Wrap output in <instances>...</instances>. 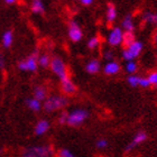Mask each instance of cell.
<instances>
[{"mask_svg": "<svg viewBox=\"0 0 157 157\" xmlns=\"http://www.w3.org/2000/svg\"><path fill=\"white\" fill-rule=\"evenodd\" d=\"M67 115H69V112L66 111H63L61 113V116L59 117V122L61 124H66V120H67Z\"/></svg>", "mask_w": 157, "mask_h": 157, "instance_id": "30", "label": "cell"}, {"mask_svg": "<svg viewBox=\"0 0 157 157\" xmlns=\"http://www.w3.org/2000/svg\"><path fill=\"white\" fill-rule=\"evenodd\" d=\"M100 70H101V63L99 59H91L85 65V71L89 74H97Z\"/></svg>", "mask_w": 157, "mask_h": 157, "instance_id": "13", "label": "cell"}, {"mask_svg": "<svg viewBox=\"0 0 157 157\" xmlns=\"http://www.w3.org/2000/svg\"><path fill=\"white\" fill-rule=\"evenodd\" d=\"M135 35L134 32H124V37H122V45L124 46V48L131 45L135 42Z\"/></svg>", "mask_w": 157, "mask_h": 157, "instance_id": "20", "label": "cell"}, {"mask_svg": "<svg viewBox=\"0 0 157 157\" xmlns=\"http://www.w3.org/2000/svg\"><path fill=\"white\" fill-rule=\"evenodd\" d=\"M139 86H141V88H148V86H151V83L148 81V78H140V80H139Z\"/></svg>", "mask_w": 157, "mask_h": 157, "instance_id": "31", "label": "cell"}, {"mask_svg": "<svg viewBox=\"0 0 157 157\" xmlns=\"http://www.w3.org/2000/svg\"><path fill=\"white\" fill-rule=\"evenodd\" d=\"M121 66L120 64L116 61H111V62L105 63V65L103 66V73L105 75H116L120 72Z\"/></svg>", "mask_w": 157, "mask_h": 157, "instance_id": "11", "label": "cell"}, {"mask_svg": "<svg viewBox=\"0 0 157 157\" xmlns=\"http://www.w3.org/2000/svg\"><path fill=\"white\" fill-rule=\"evenodd\" d=\"M67 34H69V38L72 40V42L76 43L80 42L83 37V33H82V29L80 28L78 24L75 21H71L69 25V29H67Z\"/></svg>", "mask_w": 157, "mask_h": 157, "instance_id": "8", "label": "cell"}, {"mask_svg": "<svg viewBox=\"0 0 157 157\" xmlns=\"http://www.w3.org/2000/svg\"><path fill=\"white\" fill-rule=\"evenodd\" d=\"M51 61H52V59L49 57V55H47V54H42V55L38 56V66L48 67V66L51 65Z\"/></svg>", "mask_w": 157, "mask_h": 157, "instance_id": "22", "label": "cell"}, {"mask_svg": "<svg viewBox=\"0 0 157 157\" xmlns=\"http://www.w3.org/2000/svg\"><path fill=\"white\" fill-rule=\"evenodd\" d=\"M147 78L148 81H149V83H151V85L157 86V71L149 73V75L147 76Z\"/></svg>", "mask_w": 157, "mask_h": 157, "instance_id": "28", "label": "cell"}, {"mask_svg": "<svg viewBox=\"0 0 157 157\" xmlns=\"http://www.w3.org/2000/svg\"><path fill=\"white\" fill-rule=\"evenodd\" d=\"M30 8L34 13H43L45 11V7H44L42 0H33Z\"/></svg>", "mask_w": 157, "mask_h": 157, "instance_id": "19", "label": "cell"}, {"mask_svg": "<svg viewBox=\"0 0 157 157\" xmlns=\"http://www.w3.org/2000/svg\"><path fill=\"white\" fill-rule=\"evenodd\" d=\"M100 45V37L99 36H93L89 39L88 42V47L90 49H94Z\"/></svg>", "mask_w": 157, "mask_h": 157, "instance_id": "26", "label": "cell"}, {"mask_svg": "<svg viewBox=\"0 0 157 157\" xmlns=\"http://www.w3.org/2000/svg\"><path fill=\"white\" fill-rule=\"evenodd\" d=\"M67 103H69V100L64 95H51V97H47V99L44 101L43 109L46 112H54L65 108Z\"/></svg>", "mask_w": 157, "mask_h": 157, "instance_id": "1", "label": "cell"}, {"mask_svg": "<svg viewBox=\"0 0 157 157\" xmlns=\"http://www.w3.org/2000/svg\"><path fill=\"white\" fill-rule=\"evenodd\" d=\"M139 80H140V76L132 74V75L128 76L127 82L130 86H132V88H137V86H139Z\"/></svg>", "mask_w": 157, "mask_h": 157, "instance_id": "24", "label": "cell"}, {"mask_svg": "<svg viewBox=\"0 0 157 157\" xmlns=\"http://www.w3.org/2000/svg\"><path fill=\"white\" fill-rule=\"evenodd\" d=\"M122 37H124V32L120 27H115L110 30L108 35V44L110 46H119L122 44Z\"/></svg>", "mask_w": 157, "mask_h": 157, "instance_id": "7", "label": "cell"}, {"mask_svg": "<svg viewBox=\"0 0 157 157\" xmlns=\"http://www.w3.org/2000/svg\"><path fill=\"white\" fill-rule=\"evenodd\" d=\"M38 52H35L26 59H23L18 63V69L20 71H27V72H35L38 67Z\"/></svg>", "mask_w": 157, "mask_h": 157, "instance_id": "6", "label": "cell"}, {"mask_svg": "<svg viewBox=\"0 0 157 157\" xmlns=\"http://www.w3.org/2000/svg\"><path fill=\"white\" fill-rule=\"evenodd\" d=\"M5 65H6V62H5V57H3V54L0 52V70L5 69Z\"/></svg>", "mask_w": 157, "mask_h": 157, "instance_id": "32", "label": "cell"}, {"mask_svg": "<svg viewBox=\"0 0 157 157\" xmlns=\"http://www.w3.org/2000/svg\"><path fill=\"white\" fill-rule=\"evenodd\" d=\"M95 146H97V148H99V149H105V148L108 147V140L105 139V138H100V139L97 140Z\"/></svg>", "mask_w": 157, "mask_h": 157, "instance_id": "27", "label": "cell"}, {"mask_svg": "<svg viewBox=\"0 0 157 157\" xmlns=\"http://www.w3.org/2000/svg\"><path fill=\"white\" fill-rule=\"evenodd\" d=\"M26 105L28 108L32 110V111H35V112H38L40 111V109H42V102L38 101L37 99L33 98H29L26 100Z\"/></svg>", "mask_w": 157, "mask_h": 157, "instance_id": "17", "label": "cell"}, {"mask_svg": "<svg viewBox=\"0 0 157 157\" xmlns=\"http://www.w3.org/2000/svg\"><path fill=\"white\" fill-rule=\"evenodd\" d=\"M156 57H157V54H156Z\"/></svg>", "mask_w": 157, "mask_h": 157, "instance_id": "36", "label": "cell"}, {"mask_svg": "<svg viewBox=\"0 0 157 157\" xmlns=\"http://www.w3.org/2000/svg\"><path fill=\"white\" fill-rule=\"evenodd\" d=\"M53 148L51 146H44V145H37V146H29L24 148L21 151L23 157H52Z\"/></svg>", "mask_w": 157, "mask_h": 157, "instance_id": "2", "label": "cell"}, {"mask_svg": "<svg viewBox=\"0 0 157 157\" xmlns=\"http://www.w3.org/2000/svg\"><path fill=\"white\" fill-rule=\"evenodd\" d=\"M81 1L82 5H84V6H90V5H92V2H93V0H80Z\"/></svg>", "mask_w": 157, "mask_h": 157, "instance_id": "33", "label": "cell"}, {"mask_svg": "<svg viewBox=\"0 0 157 157\" xmlns=\"http://www.w3.org/2000/svg\"><path fill=\"white\" fill-rule=\"evenodd\" d=\"M124 70H126V72L127 73H129L130 75H132V74H135V73L137 72V70H138L137 63L135 62V61L127 62L126 63V66H124Z\"/></svg>", "mask_w": 157, "mask_h": 157, "instance_id": "23", "label": "cell"}, {"mask_svg": "<svg viewBox=\"0 0 157 157\" xmlns=\"http://www.w3.org/2000/svg\"><path fill=\"white\" fill-rule=\"evenodd\" d=\"M105 18H107V21L108 24H112L117 18V9H116V6L112 5V3H109L108 8H107V13H105Z\"/></svg>", "mask_w": 157, "mask_h": 157, "instance_id": "15", "label": "cell"}, {"mask_svg": "<svg viewBox=\"0 0 157 157\" xmlns=\"http://www.w3.org/2000/svg\"><path fill=\"white\" fill-rule=\"evenodd\" d=\"M143 20L146 24H154V25L157 26V13H145L143 15Z\"/></svg>", "mask_w": 157, "mask_h": 157, "instance_id": "21", "label": "cell"}, {"mask_svg": "<svg viewBox=\"0 0 157 157\" xmlns=\"http://www.w3.org/2000/svg\"><path fill=\"white\" fill-rule=\"evenodd\" d=\"M34 98L37 99L38 101H45L47 99V90L43 85H37L34 88Z\"/></svg>", "mask_w": 157, "mask_h": 157, "instance_id": "14", "label": "cell"}, {"mask_svg": "<svg viewBox=\"0 0 157 157\" xmlns=\"http://www.w3.org/2000/svg\"><path fill=\"white\" fill-rule=\"evenodd\" d=\"M61 89H62V92L64 94L71 95L74 94L76 92V85L74 84V82L71 80L70 78H65V80H62L61 81Z\"/></svg>", "mask_w": 157, "mask_h": 157, "instance_id": "10", "label": "cell"}, {"mask_svg": "<svg viewBox=\"0 0 157 157\" xmlns=\"http://www.w3.org/2000/svg\"><path fill=\"white\" fill-rule=\"evenodd\" d=\"M56 156L57 157H76L75 155H74V153H72V151H70V149H67V148H61L59 151H57Z\"/></svg>", "mask_w": 157, "mask_h": 157, "instance_id": "25", "label": "cell"}, {"mask_svg": "<svg viewBox=\"0 0 157 157\" xmlns=\"http://www.w3.org/2000/svg\"><path fill=\"white\" fill-rule=\"evenodd\" d=\"M121 27L124 28V32H134L135 25H134V20H132L131 15H127V16L122 19V21H121Z\"/></svg>", "mask_w": 157, "mask_h": 157, "instance_id": "16", "label": "cell"}, {"mask_svg": "<svg viewBox=\"0 0 157 157\" xmlns=\"http://www.w3.org/2000/svg\"><path fill=\"white\" fill-rule=\"evenodd\" d=\"M13 42V34L10 30H6L2 35V45L5 48H9Z\"/></svg>", "mask_w": 157, "mask_h": 157, "instance_id": "18", "label": "cell"}, {"mask_svg": "<svg viewBox=\"0 0 157 157\" xmlns=\"http://www.w3.org/2000/svg\"><path fill=\"white\" fill-rule=\"evenodd\" d=\"M51 128V124L46 119H40L39 121H37L36 124H35V128H34V132L37 136H43L45 135L47 131L49 130Z\"/></svg>", "mask_w": 157, "mask_h": 157, "instance_id": "12", "label": "cell"}, {"mask_svg": "<svg viewBox=\"0 0 157 157\" xmlns=\"http://www.w3.org/2000/svg\"><path fill=\"white\" fill-rule=\"evenodd\" d=\"M17 0H5V2L8 3V5H13V3L16 2Z\"/></svg>", "mask_w": 157, "mask_h": 157, "instance_id": "34", "label": "cell"}, {"mask_svg": "<svg viewBox=\"0 0 157 157\" xmlns=\"http://www.w3.org/2000/svg\"><path fill=\"white\" fill-rule=\"evenodd\" d=\"M49 67L52 70V72L54 73L61 81L70 78L67 67H66L65 63H64V61H63L61 57H57V56H56V57H53L52 61H51Z\"/></svg>", "mask_w": 157, "mask_h": 157, "instance_id": "4", "label": "cell"}, {"mask_svg": "<svg viewBox=\"0 0 157 157\" xmlns=\"http://www.w3.org/2000/svg\"><path fill=\"white\" fill-rule=\"evenodd\" d=\"M154 42L157 44V32L155 33V35H154Z\"/></svg>", "mask_w": 157, "mask_h": 157, "instance_id": "35", "label": "cell"}, {"mask_svg": "<svg viewBox=\"0 0 157 157\" xmlns=\"http://www.w3.org/2000/svg\"><path fill=\"white\" fill-rule=\"evenodd\" d=\"M144 48V45L141 42H138V40H135L131 45H129L128 47H126L124 49H122V59L127 62H130V61H135L136 57L139 56V54L141 53Z\"/></svg>", "mask_w": 157, "mask_h": 157, "instance_id": "5", "label": "cell"}, {"mask_svg": "<svg viewBox=\"0 0 157 157\" xmlns=\"http://www.w3.org/2000/svg\"><path fill=\"white\" fill-rule=\"evenodd\" d=\"M146 139H147V134H146L145 131H138L137 134L134 136V138L131 139L130 143L127 145L124 151H126V153H129V151H134L135 148L137 147V146H139L140 144H143Z\"/></svg>", "mask_w": 157, "mask_h": 157, "instance_id": "9", "label": "cell"}, {"mask_svg": "<svg viewBox=\"0 0 157 157\" xmlns=\"http://www.w3.org/2000/svg\"><path fill=\"white\" fill-rule=\"evenodd\" d=\"M89 118V111L85 109H74L69 112L66 124L71 127H78Z\"/></svg>", "mask_w": 157, "mask_h": 157, "instance_id": "3", "label": "cell"}, {"mask_svg": "<svg viewBox=\"0 0 157 157\" xmlns=\"http://www.w3.org/2000/svg\"><path fill=\"white\" fill-rule=\"evenodd\" d=\"M103 59H105V61H108V62L113 61V52L110 51V49L105 51V52H103Z\"/></svg>", "mask_w": 157, "mask_h": 157, "instance_id": "29", "label": "cell"}]
</instances>
